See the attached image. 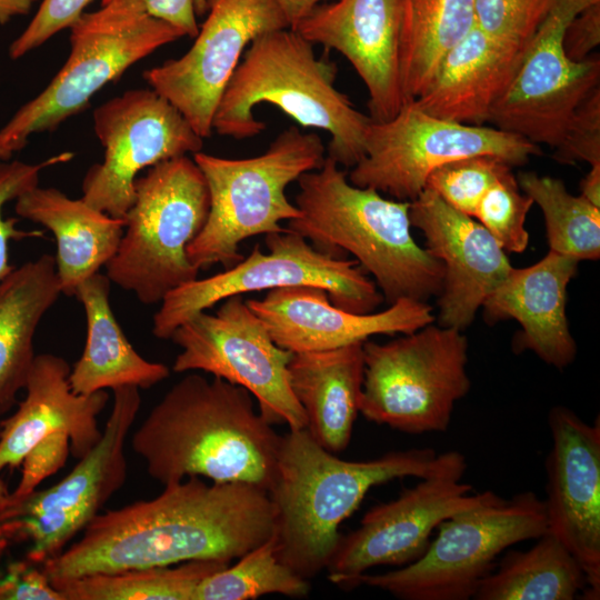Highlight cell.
Wrapping results in <instances>:
<instances>
[{
    "label": "cell",
    "instance_id": "obj_1",
    "mask_svg": "<svg viewBox=\"0 0 600 600\" xmlns=\"http://www.w3.org/2000/svg\"><path fill=\"white\" fill-rule=\"evenodd\" d=\"M263 488L188 477L153 499L99 513L81 538L41 564L53 586L96 574L196 560L231 563L274 532Z\"/></svg>",
    "mask_w": 600,
    "mask_h": 600
},
{
    "label": "cell",
    "instance_id": "obj_2",
    "mask_svg": "<svg viewBox=\"0 0 600 600\" xmlns=\"http://www.w3.org/2000/svg\"><path fill=\"white\" fill-rule=\"evenodd\" d=\"M279 442L247 389L198 372L170 388L131 440L148 474L163 486L196 476L267 491Z\"/></svg>",
    "mask_w": 600,
    "mask_h": 600
},
{
    "label": "cell",
    "instance_id": "obj_3",
    "mask_svg": "<svg viewBox=\"0 0 600 600\" xmlns=\"http://www.w3.org/2000/svg\"><path fill=\"white\" fill-rule=\"evenodd\" d=\"M454 451H391L367 461L340 459L306 428L280 436L274 476L268 490L276 511L279 560L306 580L327 569L338 546L339 526L374 486L403 477L424 478Z\"/></svg>",
    "mask_w": 600,
    "mask_h": 600
},
{
    "label": "cell",
    "instance_id": "obj_4",
    "mask_svg": "<svg viewBox=\"0 0 600 600\" xmlns=\"http://www.w3.org/2000/svg\"><path fill=\"white\" fill-rule=\"evenodd\" d=\"M300 216L287 229L334 257L351 253L389 304L401 298L439 296L443 266L411 234L410 201L390 200L352 184L326 154L322 166L297 180Z\"/></svg>",
    "mask_w": 600,
    "mask_h": 600
},
{
    "label": "cell",
    "instance_id": "obj_5",
    "mask_svg": "<svg viewBox=\"0 0 600 600\" xmlns=\"http://www.w3.org/2000/svg\"><path fill=\"white\" fill-rule=\"evenodd\" d=\"M336 64L318 58L313 43L298 31L264 32L243 53L216 109L212 129L236 140L256 137L266 130V123L253 110L269 103L304 128L327 131V156L353 167L364 154L372 119L336 88Z\"/></svg>",
    "mask_w": 600,
    "mask_h": 600
},
{
    "label": "cell",
    "instance_id": "obj_6",
    "mask_svg": "<svg viewBox=\"0 0 600 600\" xmlns=\"http://www.w3.org/2000/svg\"><path fill=\"white\" fill-rule=\"evenodd\" d=\"M192 158L208 186L209 213L187 256L199 270L217 263L227 269L243 259L242 241L283 231L281 221L300 216L286 189L322 166L326 147L317 133L291 126L256 157L229 159L199 151Z\"/></svg>",
    "mask_w": 600,
    "mask_h": 600
},
{
    "label": "cell",
    "instance_id": "obj_7",
    "mask_svg": "<svg viewBox=\"0 0 600 600\" xmlns=\"http://www.w3.org/2000/svg\"><path fill=\"white\" fill-rule=\"evenodd\" d=\"M208 213V186L193 158L180 156L149 168L134 181V200L106 276L141 303H160L198 278L200 270L189 261L187 248Z\"/></svg>",
    "mask_w": 600,
    "mask_h": 600
},
{
    "label": "cell",
    "instance_id": "obj_8",
    "mask_svg": "<svg viewBox=\"0 0 600 600\" xmlns=\"http://www.w3.org/2000/svg\"><path fill=\"white\" fill-rule=\"evenodd\" d=\"M70 53L50 83L0 130V159L21 150L33 133L53 131L86 110L91 98L136 62L182 33L152 17L141 0H102L70 28Z\"/></svg>",
    "mask_w": 600,
    "mask_h": 600
},
{
    "label": "cell",
    "instance_id": "obj_9",
    "mask_svg": "<svg viewBox=\"0 0 600 600\" xmlns=\"http://www.w3.org/2000/svg\"><path fill=\"white\" fill-rule=\"evenodd\" d=\"M360 413L398 431L421 434L448 429L456 403L467 396L468 339L434 324L388 342L364 341Z\"/></svg>",
    "mask_w": 600,
    "mask_h": 600
},
{
    "label": "cell",
    "instance_id": "obj_10",
    "mask_svg": "<svg viewBox=\"0 0 600 600\" xmlns=\"http://www.w3.org/2000/svg\"><path fill=\"white\" fill-rule=\"evenodd\" d=\"M438 529L418 560L384 573H364L358 586L402 600L472 599L502 551L547 533L546 504L532 491L511 499L492 491L486 501L446 519Z\"/></svg>",
    "mask_w": 600,
    "mask_h": 600
},
{
    "label": "cell",
    "instance_id": "obj_11",
    "mask_svg": "<svg viewBox=\"0 0 600 600\" xmlns=\"http://www.w3.org/2000/svg\"><path fill=\"white\" fill-rule=\"evenodd\" d=\"M264 243L268 253L256 244L234 266L168 293L153 316V336L170 339L183 321L229 297L282 287L322 288L334 306L356 313L373 312L384 300L356 260L320 251L289 229L267 234Z\"/></svg>",
    "mask_w": 600,
    "mask_h": 600
},
{
    "label": "cell",
    "instance_id": "obj_12",
    "mask_svg": "<svg viewBox=\"0 0 600 600\" xmlns=\"http://www.w3.org/2000/svg\"><path fill=\"white\" fill-rule=\"evenodd\" d=\"M113 391V406L99 442L54 486L0 501V548L28 542L38 566L62 552L99 514L127 479L124 443L141 398L136 387Z\"/></svg>",
    "mask_w": 600,
    "mask_h": 600
},
{
    "label": "cell",
    "instance_id": "obj_13",
    "mask_svg": "<svg viewBox=\"0 0 600 600\" xmlns=\"http://www.w3.org/2000/svg\"><path fill=\"white\" fill-rule=\"evenodd\" d=\"M494 156L511 167L541 154L540 146L494 127L464 124L431 116L413 101L389 120L373 121L366 133L364 154L349 181L411 201L438 167L472 156Z\"/></svg>",
    "mask_w": 600,
    "mask_h": 600
},
{
    "label": "cell",
    "instance_id": "obj_14",
    "mask_svg": "<svg viewBox=\"0 0 600 600\" xmlns=\"http://www.w3.org/2000/svg\"><path fill=\"white\" fill-rule=\"evenodd\" d=\"M170 339L181 349L172 370L202 371L247 389L260 416L290 430L306 428L303 410L288 376L292 352L280 348L241 296L223 301L212 314L200 311L183 321Z\"/></svg>",
    "mask_w": 600,
    "mask_h": 600
},
{
    "label": "cell",
    "instance_id": "obj_15",
    "mask_svg": "<svg viewBox=\"0 0 600 600\" xmlns=\"http://www.w3.org/2000/svg\"><path fill=\"white\" fill-rule=\"evenodd\" d=\"M93 130L103 160L86 172L81 199L120 219L133 203L141 170L203 147L184 117L152 89L128 90L97 107Z\"/></svg>",
    "mask_w": 600,
    "mask_h": 600
},
{
    "label": "cell",
    "instance_id": "obj_16",
    "mask_svg": "<svg viewBox=\"0 0 600 600\" xmlns=\"http://www.w3.org/2000/svg\"><path fill=\"white\" fill-rule=\"evenodd\" d=\"M466 469L464 456L454 451L442 468L420 478L397 499L368 510L356 530L341 534L326 569L329 580L352 588L370 568L403 567L418 560L442 521L479 506L492 493L469 494L472 487L461 482Z\"/></svg>",
    "mask_w": 600,
    "mask_h": 600
},
{
    "label": "cell",
    "instance_id": "obj_17",
    "mask_svg": "<svg viewBox=\"0 0 600 600\" xmlns=\"http://www.w3.org/2000/svg\"><path fill=\"white\" fill-rule=\"evenodd\" d=\"M600 0H554L530 40L488 122L540 146L556 148L578 106L600 87V59L570 60L562 38L570 20Z\"/></svg>",
    "mask_w": 600,
    "mask_h": 600
},
{
    "label": "cell",
    "instance_id": "obj_18",
    "mask_svg": "<svg viewBox=\"0 0 600 600\" xmlns=\"http://www.w3.org/2000/svg\"><path fill=\"white\" fill-rule=\"evenodd\" d=\"M207 18L191 48L143 72L202 138L213 131L219 101L243 51L258 36L289 28L272 0H207Z\"/></svg>",
    "mask_w": 600,
    "mask_h": 600
},
{
    "label": "cell",
    "instance_id": "obj_19",
    "mask_svg": "<svg viewBox=\"0 0 600 600\" xmlns=\"http://www.w3.org/2000/svg\"><path fill=\"white\" fill-rule=\"evenodd\" d=\"M552 447L546 460L549 533L570 551L586 577L583 599L600 596V420L571 409L549 411Z\"/></svg>",
    "mask_w": 600,
    "mask_h": 600
},
{
    "label": "cell",
    "instance_id": "obj_20",
    "mask_svg": "<svg viewBox=\"0 0 600 600\" xmlns=\"http://www.w3.org/2000/svg\"><path fill=\"white\" fill-rule=\"evenodd\" d=\"M411 226L443 266L438 324L464 330L494 288L513 268L504 249L474 218L424 188L410 201Z\"/></svg>",
    "mask_w": 600,
    "mask_h": 600
},
{
    "label": "cell",
    "instance_id": "obj_21",
    "mask_svg": "<svg viewBox=\"0 0 600 600\" xmlns=\"http://www.w3.org/2000/svg\"><path fill=\"white\" fill-rule=\"evenodd\" d=\"M273 341L292 353L332 350L364 342L376 334H406L436 321L427 301L401 298L382 311L356 313L334 306L319 287L268 290L246 301Z\"/></svg>",
    "mask_w": 600,
    "mask_h": 600
},
{
    "label": "cell",
    "instance_id": "obj_22",
    "mask_svg": "<svg viewBox=\"0 0 600 600\" xmlns=\"http://www.w3.org/2000/svg\"><path fill=\"white\" fill-rule=\"evenodd\" d=\"M403 1H328L293 29L350 62L368 90L373 121L391 119L404 104L399 67Z\"/></svg>",
    "mask_w": 600,
    "mask_h": 600
},
{
    "label": "cell",
    "instance_id": "obj_23",
    "mask_svg": "<svg viewBox=\"0 0 600 600\" xmlns=\"http://www.w3.org/2000/svg\"><path fill=\"white\" fill-rule=\"evenodd\" d=\"M70 366L52 353L36 354L26 397L16 411L0 422V473L21 466L27 453L42 439L66 433L70 451L84 457L100 440L98 416L109 400L106 390L91 394L72 391Z\"/></svg>",
    "mask_w": 600,
    "mask_h": 600
},
{
    "label": "cell",
    "instance_id": "obj_24",
    "mask_svg": "<svg viewBox=\"0 0 600 600\" xmlns=\"http://www.w3.org/2000/svg\"><path fill=\"white\" fill-rule=\"evenodd\" d=\"M579 261L549 251L538 262L516 269L494 288L482 308L487 321L516 320L521 330L512 341L516 353L529 350L562 370L577 356L567 314V288Z\"/></svg>",
    "mask_w": 600,
    "mask_h": 600
},
{
    "label": "cell",
    "instance_id": "obj_25",
    "mask_svg": "<svg viewBox=\"0 0 600 600\" xmlns=\"http://www.w3.org/2000/svg\"><path fill=\"white\" fill-rule=\"evenodd\" d=\"M527 47L498 40L473 26L443 56L414 104L444 120L483 126L510 86Z\"/></svg>",
    "mask_w": 600,
    "mask_h": 600
},
{
    "label": "cell",
    "instance_id": "obj_26",
    "mask_svg": "<svg viewBox=\"0 0 600 600\" xmlns=\"http://www.w3.org/2000/svg\"><path fill=\"white\" fill-rule=\"evenodd\" d=\"M16 213L52 232L57 243L56 273L61 293L74 296L78 287L98 273L116 254L124 219L72 199L56 188L39 184L16 199Z\"/></svg>",
    "mask_w": 600,
    "mask_h": 600
},
{
    "label": "cell",
    "instance_id": "obj_27",
    "mask_svg": "<svg viewBox=\"0 0 600 600\" xmlns=\"http://www.w3.org/2000/svg\"><path fill=\"white\" fill-rule=\"evenodd\" d=\"M362 343L292 353L288 363L289 384L303 410L306 429L336 454L349 446L360 413Z\"/></svg>",
    "mask_w": 600,
    "mask_h": 600
},
{
    "label": "cell",
    "instance_id": "obj_28",
    "mask_svg": "<svg viewBox=\"0 0 600 600\" xmlns=\"http://www.w3.org/2000/svg\"><path fill=\"white\" fill-rule=\"evenodd\" d=\"M110 284L108 277L98 272L74 293L87 321L82 354L69 373L70 387L79 394L120 387L149 389L170 374L166 364L146 360L131 346L110 306Z\"/></svg>",
    "mask_w": 600,
    "mask_h": 600
},
{
    "label": "cell",
    "instance_id": "obj_29",
    "mask_svg": "<svg viewBox=\"0 0 600 600\" xmlns=\"http://www.w3.org/2000/svg\"><path fill=\"white\" fill-rule=\"evenodd\" d=\"M60 294L54 257L49 254L14 267L0 281V414L24 389L36 358V330Z\"/></svg>",
    "mask_w": 600,
    "mask_h": 600
},
{
    "label": "cell",
    "instance_id": "obj_30",
    "mask_svg": "<svg viewBox=\"0 0 600 600\" xmlns=\"http://www.w3.org/2000/svg\"><path fill=\"white\" fill-rule=\"evenodd\" d=\"M476 0H404L400 82L404 103L430 84L443 56L474 26Z\"/></svg>",
    "mask_w": 600,
    "mask_h": 600
},
{
    "label": "cell",
    "instance_id": "obj_31",
    "mask_svg": "<svg viewBox=\"0 0 600 600\" xmlns=\"http://www.w3.org/2000/svg\"><path fill=\"white\" fill-rule=\"evenodd\" d=\"M479 583L474 600H573L586 592L583 570L547 532L526 551L511 550Z\"/></svg>",
    "mask_w": 600,
    "mask_h": 600
},
{
    "label": "cell",
    "instance_id": "obj_32",
    "mask_svg": "<svg viewBox=\"0 0 600 600\" xmlns=\"http://www.w3.org/2000/svg\"><path fill=\"white\" fill-rule=\"evenodd\" d=\"M230 563L216 560L183 562L96 573L54 586L66 600H194L199 584Z\"/></svg>",
    "mask_w": 600,
    "mask_h": 600
},
{
    "label": "cell",
    "instance_id": "obj_33",
    "mask_svg": "<svg viewBox=\"0 0 600 600\" xmlns=\"http://www.w3.org/2000/svg\"><path fill=\"white\" fill-rule=\"evenodd\" d=\"M517 180L543 213L549 251L577 261L599 259V207L571 194L561 180L549 176L522 172Z\"/></svg>",
    "mask_w": 600,
    "mask_h": 600
},
{
    "label": "cell",
    "instance_id": "obj_34",
    "mask_svg": "<svg viewBox=\"0 0 600 600\" xmlns=\"http://www.w3.org/2000/svg\"><path fill=\"white\" fill-rule=\"evenodd\" d=\"M237 560L207 577L194 600H250L272 593L304 598L310 592L309 580L279 560L274 532Z\"/></svg>",
    "mask_w": 600,
    "mask_h": 600
},
{
    "label": "cell",
    "instance_id": "obj_35",
    "mask_svg": "<svg viewBox=\"0 0 600 600\" xmlns=\"http://www.w3.org/2000/svg\"><path fill=\"white\" fill-rule=\"evenodd\" d=\"M510 169L509 163L494 156L467 157L434 169L426 188L450 207L473 218L482 197Z\"/></svg>",
    "mask_w": 600,
    "mask_h": 600
},
{
    "label": "cell",
    "instance_id": "obj_36",
    "mask_svg": "<svg viewBox=\"0 0 600 600\" xmlns=\"http://www.w3.org/2000/svg\"><path fill=\"white\" fill-rule=\"evenodd\" d=\"M533 201L521 192L511 169L486 192L473 216L504 251L523 252L529 243L524 227Z\"/></svg>",
    "mask_w": 600,
    "mask_h": 600
},
{
    "label": "cell",
    "instance_id": "obj_37",
    "mask_svg": "<svg viewBox=\"0 0 600 600\" xmlns=\"http://www.w3.org/2000/svg\"><path fill=\"white\" fill-rule=\"evenodd\" d=\"M554 0H476L474 26L498 40L526 48Z\"/></svg>",
    "mask_w": 600,
    "mask_h": 600
},
{
    "label": "cell",
    "instance_id": "obj_38",
    "mask_svg": "<svg viewBox=\"0 0 600 600\" xmlns=\"http://www.w3.org/2000/svg\"><path fill=\"white\" fill-rule=\"evenodd\" d=\"M72 158L73 153L67 151L38 163H26L19 160L7 162L0 159V281L14 269L9 262V241L43 236V232L39 230H20L17 227L18 220L14 218L4 219L2 216L4 204L37 187L42 170L66 163Z\"/></svg>",
    "mask_w": 600,
    "mask_h": 600
},
{
    "label": "cell",
    "instance_id": "obj_39",
    "mask_svg": "<svg viewBox=\"0 0 600 600\" xmlns=\"http://www.w3.org/2000/svg\"><path fill=\"white\" fill-rule=\"evenodd\" d=\"M553 159L562 164L600 163V87L576 109Z\"/></svg>",
    "mask_w": 600,
    "mask_h": 600
},
{
    "label": "cell",
    "instance_id": "obj_40",
    "mask_svg": "<svg viewBox=\"0 0 600 600\" xmlns=\"http://www.w3.org/2000/svg\"><path fill=\"white\" fill-rule=\"evenodd\" d=\"M92 0H42L22 33L10 44L9 56L16 60L42 46L56 33L70 28Z\"/></svg>",
    "mask_w": 600,
    "mask_h": 600
},
{
    "label": "cell",
    "instance_id": "obj_41",
    "mask_svg": "<svg viewBox=\"0 0 600 600\" xmlns=\"http://www.w3.org/2000/svg\"><path fill=\"white\" fill-rule=\"evenodd\" d=\"M70 438L54 433L37 443L23 458L21 478L10 498H20L34 490L49 476L61 469L69 456Z\"/></svg>",
    "mask_w": 600,
    "mask_h": 600
},
{
    "label": "cell",
    "instance_id": "obj_42",
    "mask_svg": "<svg viewBox=\"0 0 600 600\" xmlns=\"http://www.w3.org/2000/svg\"><path fill=\"white\" fill-rule=\"evenodd\" d=\"M37 566L28 559L9 562L0 577V600H66Z\"/></svg>",
    "mask_w": 600,
    "mask_h": 600
},
{
    "label": "cell",
    "instance_id": "obj_43",
    "mask_svg": "<svg viewBox=\"0 0 600 600\" xmlns=\"http://www.w3.org/2000/svg\"><path fill=\"white\" fill-rule=\"evenodd\" d=\"M567 57L572 61H583L600 44V2L593 3L567 24L562 38Z\"/></svg>",
    "mask_w": 600,
    "mask_h": 600
},
{
    "label": "cell",
    "instance_id": "obj_44",
    "mask_svg": "<svg viewBox=\"0 0 600 600\" xmlns=\"http://www.w3.org/2000/svg\"><path fill=\"white\" fill-rule=\"evenodd\" d=\"M148 13L194 38L199 31L194 0H141Z\"/></svg>",
    "mask_w": 600,
    "mask_h": 600
},
{
    "label": "cell",
    "instance_id": "obj_45",
    "mask_svg": "<svg viewBox=\"0 0 600 600\" xmlns=\"http://www.w3.org/2000/svg\"><path fill=\"white\" fill-rule=\"evenodd\" d=\"M283 13L289 28L297 26L307 18L318 6L332 0H272Z\"/></svg>",
    "mask_w": 600,
    "mask_h": 600
},
{
    "label": "cell",
    "instance_id": "obj_46",
    "mask_svg": "<svg viewBox=\"0 0 600 600\" xmlns=\"http://www.w3.org/2000/svg\"><path fill=\"white\" fill-rule=\"evenodd\" d=\"M580 196L600 208V163L590 166L580 183Z\"/></svg>",
    "mask_w": 600,
    "mask_h": 600
},
{
    "label": "cell",
    "instance_id": "obj_47",
    "mask_svg": "<svg viewBox=\"0 0 600 600\" xmlns=\"http://www.w3.org/2000/svg\"><path fill=\"white\" fill-rule=\"evenodd\" d=\"M37 0H0V24L17 16L27 14Z\"/></svg>",
    "mask_w": 600,
    "mask_h": 600
},
{
    "label": "cell",
    "instance_id": "obj_48",
    "mask_svg": "<svg viewBox=\"0 0 600 600\" xmlns=\"http://www.w3.org/2000/svg\"><path fill=\"white\" fill-rule=\"evenodd\" d=\"M197 16H203L207 12V0H194Z\"/></svg>",
    "mask_w": 600,
    "mask_h": 600
},
{
    "label": "cell",
    "instance_id": "obj_49",
    "mask_svg": "<svg viewBox=\"0 0 600 600\" xmlns=\"http://www.w3.org/2000/svg\"><path fill=\"white\" fill-rule=\"evenodd\" d=\"M7 487L4 483L0 480V501L8 494Z\"/></svg>",
    "mask_w": 600,
    "mask_h": 600
}]
</instances>
